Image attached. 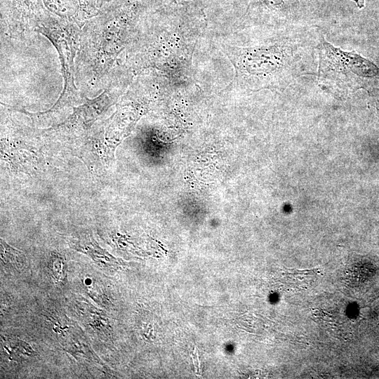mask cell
I'll return each mask as SVG.
<instances>
[{"label":"cell","instance_id":"1","mask_svg":"<svg viewBox=\"0 0 379 379\" xmlns=\"http://www.w3.org/2000/svg\"><path fill=\"white\" fill-rule=\"evenodd\" d=\"M314 50L302 37L290 36L267 48L247 52V72L277 87H286L299 77L312 74Z\"/></svg>","mask_w":379,"mask_h":379},{"label":"cell","instance_id":"2","mask_svg":"<svg viewBox=\"0 0 379 379\" xmlns=\"http://www.w3.org/2000/svg\"><path fill=\"white\" fill-rule=\"evenodd\" d=\"M319 86L336 96H347L366 80L379 79V67L355 51H344L324 38L318 43Z\"/></svg>","mask_w":379,"mask_h":379},{"label":"cell","instance_id":"3","mask_svg":"<svg viewBox=\"0 0 379 379\" xmlns=\"http://www.w3.org/2000/svg\"><path fill=\"white\" fill-rule=\"evenodd\" d=\"M72 246L75 250L88 255L100 267L107 270H114L120 265V261L100 248L91 237L77 239L72 242Z\"/></svg>","mask_w":379,"mask_h":379},{"label":"cell","instance_id":"4","mask_svg":"<svg viewBox=\"0 0 379 379\" xmlns=\"http://www.w3.org/2000/svg\"><path fill=\"white\" fill-rule=\"evenodd\" d=\"M77 308L82 321L100 336L109 338L110 336V324L107 318L93 306L88 302L78 300Z\"/></svg>","mask_w":379,"mask_h":379},{"label":"cell","instance_id":"5","mask_svg":"<svg viewBox=\"0 0 379 379\" xmlns=\"http://www.w3.org/2000/svg\"><path fill=\"white\" fill-rule=\"evenodd\" d=\"M48 10L61 16L83 17L93 13L95 6L88 0H42Z\"/></svg>","mask_w":379,"mask_h":379},{"label":"cell","instance_id":"6","mask_svg":"<svg viewBox=\"0 0 379 379\" xmlns=\"http://www.w3.org/2000/svg\"><path fill=\"white\" fill-rule=\"evenodd\" d=\"M1 257L2 265L7 268L20 270L26 266V257L22 252L11 247L1 239Z\"/></svg>","mask_w":379,"mask_h":379},{"label":"cell","instance_id":"7","mask_svg":"<svg viewBox=\"0 0 379 379\" xmlns=\"http://www.w3.org/2000/svg\"><path fill=\"white\" fill-rule=\"evenodd\" d=\"M4 345V348L9 354L10 358L13 360L19 361V359H26L32 357L35 354L34 351L25 342L17 339L9 338Z\"/></svg>","mask_w":379,"mask_h":379},{"label":"cell","instance_id":"8","mask_svg":"<svg viewBox=\"0 0 379 379\" xmlns=\"http://www.w3.org/2000/svg\"><path fill=\"white\" fill-rule=\"evenodd\" d=\"M48 272L53 281L60 284L65 281L67 266L65 258L58 253H53L48 263Z\"/></svg>","mask_w":379,"mask_h":379},{"label":"cell","instance_id":"9","mask_svg":"<svg viewBox=\"0 0 379 379\" xmlns=\"http://www.w3.org/2000/svg\"><path fill=\"white\" fill-rule=\"evenodd\" d=\"M84 285L86 293L100 305L107 306L110 303L105 290L95 280L86 278L84 281Z\"/></svg>","mask_w":379,"mask_h":379},{"label":"cell","instance_id":"10","mask_svg":"<svg viewBox=\"0 0 379 379\" xmlns=\"http://www.w3.org/2000/svg\"><path fill=\"white\" fill-rule=\"evenodd\" d=\"M93 6L95 5H100L103 2L109 1V0H88Z\"/></svg>","mask_w":379,"mask_h":379},{"label":"cell","instance_id":"11","mask_svg":"<svg viewBox=\"0 0 379 379\" xmlns=\"http://www.w3.org/2000/svg\"><path fill=\"white\" fill-rule=\"evenodd\" d=\"M354 1L359 8H363L364 6V0H352Z\"/></svg>","mask_w":379,"mask_h":379}]
</instances>
